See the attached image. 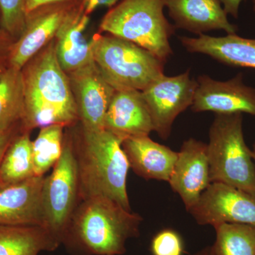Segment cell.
<instances>
[{
	"mask_svg": "<svg viewBox=\"0 0 255 255\" xmlns=\"http://www.w3.org/2000/svg\"><path fill=\"white\" fill-rule=\"evenodd\" d=\"M223 5V9L227 14L238 18L239 16L240 6L241 3L246 0H219Z\"/></svg>",
	"mask_w": 255,
	"mask_h": 255,
	"instance_id": "31",
	"label": "cell"
},
{
	"mask_svg": "<svg viewBox=\"0 0 255 255\" xmlns=\"http://www.w3.org/2000/svg\"><path fill=\"white\" fill-rule=\"evenodd\" d=\"M6 66H7V65H4V64H0V75H1L3 70H4V68H6Z\"/></svg>",
	"mask_w": 255,
	"mask_h": 255,
	"instance_id": "33",
	"label": "cell"
},
{
	"mask_svg": "<svg viewBox=\"0 0 255 255\" xmlns=\"http://www.w3.org/2000/svg\"><path fill=\"white\" fill-rule=\"evenodd\" d=\"M142 221L109 198H88L79 203L62 244L73 255H122L128 241L140 236Z\"/></svg>",
	"mask_w": 255,
	"mask_h": 255,
	"instance_id": "1",
	"label": "cell"
},
{
	"mask_svg": "<svg viewBox=\"0 0 255 255\" xmlns=\"http://www.w3.org/2000/svg\"><path fill=\"white\" fill-rule=\"evenodd\" d=\"M14 40L0 27V64H7L10 48Z\"/></svg>",
	"mask_w": 255,
	"mask_h": 255,
	"instance_id": "29",
	"label": "cell"
},
{
	"mask_svg": "<svg viewBox=\"0 0 255 255\" xmlns=\"http://www.w3.org/2000/svg\"><path fill=\"white\" fill-rule=\"evenodd\" d=\"M82 1H83V0H78V2L79 3V4H80V3H81Z\"/></svg>",
	"mask_w": 255,
	"mask_h": 255,
	"instance_id": "37",
	"label": "cell"
},
{
	"mask_svg": "<svg viewBox=\"0 0 255 255\" xmlns=\"http://www.w3.org/2000/svg\"><path fill=\"white\" fill-rule=\"evenodd\" d=\"M196 82L197 87L191 107L193 112L248 114L255 117V88L244 83L243 73L227 81H218L202 75Z\"/></svg>",
	"mask_w": 255,
	"mask_h": 255,
	"instance_id": "10",
	"label": "cell"
},
{
	"mask_svg": "<svg viewBox=\"0 0 255 255\" xmlns=\"http://www.w3.org/2000/svg\"><path fill=\"white\" fill-rule=\"evenodd\" d=\"M243 114H216L207 144L210 178L255 195V163L247 145Z\"/></svg>",
	"mask_w": 255,
	"mask_h": 255,
	"instance_id": "5",
	"label": "cell"
},
{
	"mask_svg": "<svg viewBox=\"0 0 255 255\" xmlns=\"http://www.w3.org/2000/svg\"><path fill=\"white\" fill-rule=\"evenodd\" d=\"M24 114L21 70L6 66L0 75V132L21 125Z\"/></svg>",
	"mask_w": 255,
	"mask_h": 255,
	"instance_id": "21",
	"label": "cell"
},
{
	"mask_svg": "<svg viewBox=\"0 0 255 255\" xmlns=\"http://www.w3.org/2000/svg\"><path fill=\"white\" fill-rule=\"evenodd\" d=\"M150 252L152 255H184V241L177 231L166 228L152 238Z\"/></svg>",
	"mask_w": 255,
	"mask_h": 255,
	"instance_id": "26",
	"label": "cell"
},
{
	"mask_svg": "<svg viewBox=\"0 0 255 255\" xmlns=\"http://www.w3.org/2000/svg\"><path fill=\"white\" fill-rule=\"evenodd\" d=\"M190 213L201 226L222 223L255 226V195L220 182H211Z\"/></svg>",
	"mask_w": 255,
	"mask_h": 255,
	"instance_id": "9",
	"label": "cell"
},
{
	"mask_svg": "<svg viewBox=\"0 0 255 255\" xmlns=\"http://www.w3.org/2000/svg\"><path fill=\"white\" fill-rule=\"evenodd\" d=\"M252 1H253V9H254L255 11V0H252Z\"/></svg>",
	"mask_w": 255,
	"mask_h": 255,
	"instance_id": "35",
	"label": "cell"
},
{
	"mask_svg": "<svg viewBox=\"0 0 255 255\" xmlns=\"http://www.w3.org/2000/svg\"><path fill=\"white\" fill-rule=\"evenodd\" d=\"M70 75L82 127L90 130L104 129L106 113L116 90L94 60Z\"/></svg>",
	"mask_w": 255,
	"mask_h": 255,
	"instance_id": "12",
	"label": "cell"
},
{
	"mask_svg": "<svg viewBox=\"0 0 255 255\" xmlns=\"http://www.w3.org/2000/svg\"><path fill=\"white\" fill-rule=\"evenodd\" d=\"M252 156H253V160H254L255 163V152L252 150Z\"/></svg>",
	"mask_w": 255,
	"mask_h": 255,
	"instance_id": "34",
	"label": "cell"
},
{
	"mask_svg": "<svg viewBox=\"0 0 255 255\" xmlns=\"http://www.w3.org/2000/svg\"><path fill=\"white\" fill-rule=\"evenodd\" d=\"M79 203L78 171L72 140L64 137L63 153L51 174L45 177L42 189L45 228L61 244Z\"/></svg>",
	"mask_w": 255,
	"mask_h": 255,
	"instance_id": "7",
	"label": "cell"
},
{
	"mask_svg": "<svg viewBox=\"0 0 255 255\" xmlns=\"http://www.w3.org/2000/svg\"><path fill=\"white\" fill-rule=\"evenodd\" d=\"M24 92L23 131L48 126H71L78 120L70 79L60 66L55 40L21 69Z\"/></svg>",
	"mask_w": 255,
	"mask_h": 255,
	"instance_id": "2",
	"label": "cell"
},
{
	"mask_svg": "<svg viewBox=\"0 0 255 255\" xmlns=\"http://www.w3.org/2000/svg\"><path fill=\"white\" fill-rule=\"evenodd\" d=\"M76 3L47 5L26 14L22 33L10 48L7 66L21 70L55 38L67 13Z\"/></svg>",
	"mask_w": 255,
	"mask_h": 255,
	"instance_id": "11",
	"label": "cell"
},
{
	"mask_svg": "<svg viewBox=\"0 0 255 255\" xmlns=\"http://www.w3.org/2000/svg\"><path fill=\"white\" fill-rule=\"evenodd\" d=\"M60 245L43 226L0 225V255H38L56 251Z\"/></svg>",
	"mask_w": 255,
	"mask_h": 255,
	"instance_id": "20",
	"label": "cell"
},
{
	"mask_svg": "<svg viewBox=\"0 0 255 255\" xmlns=\"http://www.w3.org/2000/svg\"><path fill=\"white\" fill-rule=\"evenodd\" d=\"M45 176L0 187V225L43 226L42 189Z\"/></svg>",
	"mask_w": 255,
	"mask_h": 255,
	"instance_id": "14",
	"label": "cell"
},
{
	"mask_svg": "<svg viewBox=\"0 0 255 255\" xmlns=\"http://www.w3.org/2000/svg\"><path fill=\"white\" fill-rule=\"evenodd\" d=\"M130 168L145 179L169 182L178 152L149 136L130 137L122 142Z\"/></svg>",
	"mask_w": 255,
	"mask_h": 255,
	"instance_id": "18",
	"label": "cell"
},
{
	"mask_svg": "<svg viewBox=\"0 0 255 255\" xmlns=\"http://www.w3.org/2000/svg\"><path fill=\"white\" fill-rule=\"evenodd\" d=\"M164 0H122L105 15L102 31L142 47L167 61L172 54L174 24L164 16Z\"/></svg>",
	"mask_w": 255,
	"mask_h": 255,
	"instance_id": "4",
	"label": "cell"
},
{
	"mask_svg": "<svg viewBox=\"0 0 255 255\" xmlns=\"http://www.w3.org/2000/svg\"><path fill=\"white\" fill-rule=\"evenodd\" d=\"M194 255H215L214 248L212 246L206 247Z\"/></svg>",
	"mask_w": 255,
	"mask_h": 255,
	"instance_id": "32",
	"label": "cell"
},
{
	"mask_svg": "<svg viewBox=\"0 0 255 255\" xmlns=\"http://www.w3.org/2000/svg\"><path fill=\"white\" fill-rule=\"evenodd\" d=\"M89 21L90 16L76 3L69 10L55 34V53L65 73H72L94 60L91 42L84 34Z\"/></svg>",
	"mask_w": 255,
	"mask_h": 255,
	"instance_id": "17",
	"label": "cell"
},
{
	"mask_svg": "<svg viewBox=\"0 0 255 255\" xmlns=\"http://www.w3.org/2000/svg\"><path fill=\"white\" fill-rule=\"evenodd\" d=\"M64 127L58 124L41 128L38 136L32 141L36 176H45L61 157L63 150Z\"/></svg>",
	"mask_w": 255,
	"mask_h": 255,
	"instance_id": "24",
	"label": "cell"
},
{
	"mask_svg": "<svg viewBox=\"0 0 255 255\" xmlns=\"http://www.w3.org/2000/svg\"><path fill=\"white\" fill-rule=\"evenodd\" d=\"M177 152L168 182L189 211L211 183L207 144L189 138L183 142Z\"/></svg>",
	"mask_w": 255,
	"mask_h": 255,
	"instance_id": "13",
	"label": "cell"
},
{
	"mask_svg": "<svg viewBox=\"0 0 255 255\" xmlns=\"http://www.w3.org/2000/svg\"><path fill=\"white\" fill-rule=\"evenodd\" d=\"M197 87L189 70L176 76L162 75L154 80L142 95L150 112L154 131L163 140L170 136L175 119L192 105Z\"/></svg>",
	"mask_w": 255,
	"mask_h": 255,
	"instance_id": "8",
	"label": "cell"
},
{
	"mask_svg": "<svg viewBox=\"0 0 255 255\" xmlns=\"http://www.w3.org/2000/svg\"><path fill=\"white\" fill-rule=\"evenodd\" d=\"M69 2H78V0H24L25 11L27 14L47 5Z\"/></svg>",
	"mask_w": 255,
	"mask_h": 255,
	"instance_id": "30",
	"label": "cell"
},
{
	"mask_svg": "<svg viewBox=\"0 0 255 255\" xmlns=\"http://www.w3.org/2000/svg\"><path fill=\"white\" fill-rule=\"evenodd\" d=\"M104 128L122 140L149 136L154 131L150 112L137 90H116L106 113Z\"/></svg>",
	"mask_w": 255,
	"mask_h": 255,
	"instance_id": "15",
	"label": "cell"
},
{
	"mask_svg": "<svg viewBox=\"0 0 255 255\" xmlns=\"http://www.w3.org/2000/svg\"><path fill=\"white\" fill-rule=\"evenodd\" d=\"M164 4L176 28L199 36L213 30L237 33L238 26L230 22L219 0H164Z\"/></svg>",
	"mask_w": 255,
	"mask_h": 255,
	"instance_id": "16",
	"label": "cell"
},
{
	"mask_svg": "<svg viewBox=\"0 0 255 255\" xmlns=\"http://www.w3.org/2000/svg\"><path fill=\"white\" fill-rule=\"evenodd\" d=\"M93 59L114 90L142 91L164 75V60L123 38L96 34L91 40Z\"/></svg>",
	"mask_w": 255,
	"mask_h": 255,
	"instance_id": "6",
	"label": "cell"
},
{
	"mask_svg": "<svg viewBox=\"0 0 255 255\" xmlns=\"http://www.w3.org/2000/svg\"><path fill=\"white\" fill-rule=\"evenodd\" d=\"M187 51L201 53L233 67L255 69V38L237 34L214 37L201 34L196 38L179 37Z\"/></svg>",
	"mask_w": 255,
	"mask_h": 255,
	"instance_id": "19",
	"label": "cell"
},
{
	"mask_svg": "<svg viewBox=\"0 0 255 255\" xmlns=\"http://www.w3.org/2000/svg\"><path fill=\"white\" fill-rule=\"evenodd\" d=\"M118 1L119 0H83L80 4L85 14L90 16L95 9L100 6L113 7Z\"/></svg>",
	"mask_w": 255,
	"mask_h": 255,
	"instance_id": "28",
	"label": "cell"
},
{
	"mask_svg": "<svg viewBox=\"0 0 255 255\" xmlns=\"http://www.w3.org/2000/svg\"><path fill=\"white\" fill-rule=\"evenodd\" d=\"M26 18L24 0H0V27L14 41L22 33Z\"/></svg>",
	"mask_w": 255,
	"mask_h": 255,
	"instance_id": "25",
	"label": "cell"
},
{
	"mask_svg": "<svg viewBox=\"0 0 255 255\" xmlns=\"http://www.w3.org/2000/svg\"><path fill=\"white\" fill-rule=\"evenodd\" d=\"M214 228L215 255H255V226L222 223Z\"/></svg>",
	"mask_w": 255,
	"mask_h": 255,
	"instance_id": "23",
	"label": "cell"
},
{
	"mask_svg": "<svg viewBox=\"0 0 255 255\" xmlns=\"http://www.w3.org/2000/svg\"><path fill=\"white\" fill-rule=\"evenodd\" d=\"M32 140L21 131L11 142L0 164V187L34 177Z\"/></svg>",
	"mask_w": 255,
	"mask_h": 255,
	"instance_id": "22",
	"label": "cell"
},
{
	"mask_svg": "<svg viewBox=\"0 0 255 255\" xmlns=\"http://www.w3.org/2000/svg\"><path fill=\"white\" fill-rule=\"evenodd\" d=\"M253 152H255V142L254 143V145H253Z\"/></svg>",
	"mask_w": 255,
	"mask_h": 255,
	"instance_id": "36",
	"label": "cell"
},
{
	"mask_svg": "<svg viewBox=\"0 0 255 255\" xmlns=\"http://www.w3.org/2000/svg\"><path fill=\"white\" fill-rule=\"evenodd\" d=\"M122 142L105 128L90 130L82 127L80 140L75 142L72 140L80 202L94 196H104L132 211L127 185L130 164Z\"/></svg>",
	"mask_w": 255,
	"mask_h": 255,
	"instance_id": "3",
	"label": "cell"
},
{
	"mask_svg": "<svg viewBox=\"0 0 255 255\" xmlns=\"http://www.w3.org/2000/svg\"><path fill=\"white\" fill-rule=\"evenodd\" d=\"M21 131L23 130L22 125L21 124L6 131L0 132V164L8 147L14 140V137Z\"/></svg>",
	"mask_w": 255,
	"mask_h": 255,
	"instance_id": "27",
	"label": "cell"
}]
</instances>
